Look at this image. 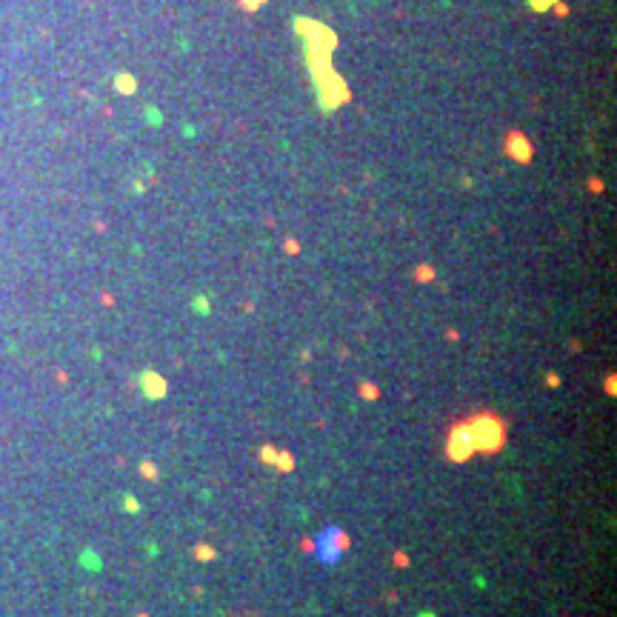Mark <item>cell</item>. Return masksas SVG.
I'll use <instances>...</instances> for the list:
<instances>
[{
    "label": "cell",
    "instance_id": "obj_1",
    "mask_svg": "<svg viewBox=\"0 0 617 617\" xmlns=\"http://www.w3.org/2000/svg\"><path fill=\"white\" fill-rule=\"evenodd\" d=\"M469 426V437H472V446H475V454H494L506 446V437H509V423L503 420L500 415H492V412H480V415L463 417Z\"/></svg>",
    "mask_w": 617,
    "mask_h": 617
},
{
    "label": "cell",
    "instance_id": "obj_2",
    "mask_svg": "<svg viewBox=\"0 0 617 617\" xmlns=\"http://www.w3.org/2000/svg\"><path fill=\"white\" fill-rule=\"evenodd\" d=\"M349 546H352V540H349V534H346V531L326 529V534L320 537V543H315V549H312V552H320V557H323L326 563H332V560H337V557L343 555Z\"/></svg>",
    "mask_w": 617,
    "mask_h": 617
},
{
    "label": "cell",
    "instance_id": "obj_3",
    "mask_svg": "<svg viewBox=\"0 0 617 617\" xmlns=\"http://www.w3.org/2000/svg\"><path fill=\"white\" fill-rule=\"evenodd\" d=\"M143 389H146L149 397H163L166 395V380L160 377L158 371H146L143 374Z\"/></svg>",
    "mask_w": 617,
    "mask_h": 617
},
{
    "label": "cell",
    "instance_id": "obj_4",
    "mask_svg": "<svg viewBox=\"0 0 617 617\" xmlns=\"http://www.w3.org/2000/svg\"><path fill=\"white\" fill-rule=\"evenodd\" d=\"M272 466L277 469V472H291V466H294V463H291V454H289V451H277V457H274Z\"/></svg>",
    "mask_w": 617,
    "mask_h": 617
},
{
    "label": "cell",
    "instance_id": "obj_5",
    "mask_svg": "<svg viewBox=\"0 0 617 617\" xmlns=\"http://www.w3.org/2000/svg\"><path fill=\"white\" fill-rule=\"evenodd\" d=\"M360 395L366 397V400H377V397H380V389L374 386V383H360Z\"/></svg>",
    "mask_w": 617,
    "mask_h": 617
},
{
    "label": "cell",
    "instance_id": "obj_6",
    "mask_svg": "<svg viewBox=\"0 0 617 617\" xmlns=\"http://www.w3.org/2000/svg\"><path fill=\"white\" fill-rule=\"evenodd\" d=\"M214 555H217V552H214L212 546H194V557H197V560H212Z\"/></svg>",
    "mask_w": 617,
    "mask_h": 617
},
{
    "label": "cell",
    "instance_id": "obj_7",
    "mask_svg": "<svg viewBox=\"0 0 617 617\" xmlns=\"http://www.w3.org/2000/svg\"><path fill=\"white\" fill-rule=\"evenodd\" d=\"M274 457H277V449H274V446H263V449H260V460H263V463L272 466Z\"/></svg>",
    "mask_w": 617,
    "mask_h": 617
},
{
    "label": "cell",
    "instance_id": "obj_8",
    "mask_svg": "<svg viewBox=\"0 0 617 617\" xmlns=\"http://www.w3.org/2000/svg\"><path fill=\"white\" fill-rule=\"evenodd\" d=\"M143 475H146V477H158V469H155L149 460H146V463H143Z\"/></svg>",
    "mask_w": 617,
    "mask_h": 617
},
{
    "label": "cell",
    "instance_id": "obj_9",
    "mask_svg": "<svg viewBox=\"0 0 617 617\" xmlns=\"http://www.w3.org/2000/svg\"><path fill=\"white\" fill-rule=\"evenodd\" d=\"M417 277H420V283H429V277H432V269H417Z\"/></svg>",
    "mask_w": 617,
    "mask_h": 617
},
{
    "label": "cell",
    "instance_id": "obj_10",
    "mask_svg": "<svg viewBox=\"0 0 617 617\" xmlns=\"http://www.w3.org/2000/svg\"><path fill=\"white\" fill-rule=\"evenodd\" d=\"M395 563L397 566H406V563H409V557H406L403 552H397V555H395Z\"/></svg>",
    "mask_w": 617,
    "mask_h": 617
},
{
    "label": "cell",
    "instance_id": "obj_11",
    "mask_svg": "<svg viewBox=\"0 0 617 617\" xmlns=\"http://www.w3.org/2000/svg\"><path fill=\"white\" fill-rule=\"evenodd\" d=\"M546 383H549V386H557V383H560V377H557V374H549Z\"/></svg>",
    "mask_w": 617,
    "mask_h": 617
},
{
    "label": "cell",
    "instance_id": "obj_12",
    "mask_svg": "<svg viewBox=\"0 0 617 617\" xmlns=\"http://www.w3.org/2000/svg\"><path fill=\"white\" fill-rule=\"evenodd\" d=\"M420 617H434V614H420Z\"/></svg>",
    "mask_w": 617,
    "mask_h": 617
}]
</instances>
